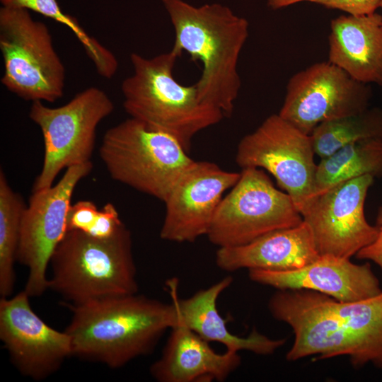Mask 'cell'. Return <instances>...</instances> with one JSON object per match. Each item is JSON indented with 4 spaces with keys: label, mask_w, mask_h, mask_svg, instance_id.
I'll return each mask as SVG.
<instances>
[{
    "label": "cell",
    "mask_w": 382,
    "mask_h": 382,
    "mask_svg": "<svg viewBox=\"0 0 382 382\" xmlns=\"http://www.w3.org/2000/svg\"><path fill=\"white\" fill-rule=\"evenodd\" d=\"M65 331L72 356L119 369L150 354L168 329L179 323L173 302L137 294L69 306Z\"/></svg>",
    "instance_id": "obj_1"
},
{
    "label": "cell",
    "mask_w": 382,
    "mask_h": 382,
    "mask_svg": "<svg viewBox=\"0 0 382 382\" xmlns=\"http://www.w3.org/2000/svg\"><path fill=\"white\" fill-rule=\"evenodd\" d=\"M175 32L172 50L183 52L202 64L195 86L199 99L232 114L241 86L239 56L248 37L249 23L218 3L195 6L183 0H162Z\"/></svg>",
    "instance_id": "obj_2"
},
{
    "label": "cell",
    "mask_w": 382,
    "mask_h": 382,
    "mask_svg": "<svg viewBox=\"0 0 382 382\" xmlns=\"http://www.w3.org/2000/svg\"><path fill=\"white\" fill-rule=\"evenodd\" d=\"M50 265L48 289L69 306L138 293L131 233L124 224L105 238L66 231Z\"/></svg>",
    "instance_id": "obj_3"
},
{
    "label": "cell",
    "mask_w": 382,
    "mask_h": 382,
    "mask_svg": "<svg viewBox=\"0 0 382 382\" xmlns=\"http://www.w3.org/2000/svg\"><path fill=\"white\" fill-rule=\"evenodd\" d=\"M178 57L172 50L151 58L132 53L133 72L122 81L121 91L131 117L173 137L188 152L194 136L224 115L199 99L195 84L184 86L175 79Z\"/></svg>",
    "instance_id": "obj_4"
},
{
    "label": "cell",
    "mask_w": 382,
    "mask_h": 382,
    "mask_svg": "<svg viewBox=\"0 0 382 382\" xmlns=\"http://www.w3.org/2000/svg\"><path fill=\"white\" fill-rule=\"evenodd\" d=\"M99 154L113 180L163 202L195 161L175 138L132 117L106 131Z\"/></svg>",
    "instance_id": "obj_5"
},
{
    "label": "cell",
    "mask_w": 382,
    "mask_h": 382,
    "mask_svg": "<svg viewBox=\"0 0 382 382\" xmlns=\"http://www.w3.org/2000/svg\"><path fill=\"white\" fill-rule=\"evenodd\" d=\"M0 50L1 83L28 101L54 103L64 94L66 71L45 23L29 10L1 6Z\"/></svg>",
    "instance_id": "obj_6"
},
{
    "label": "cell",
    "mask_w": 382,
    "mask_h": 382,
    "mask_svg": "<svg viewBox=\"0 0 382 382\" xmlns=\"http://www.w3.org/2000/svg\"><path fill=\"white\" fill-rule=\"evenodd\" d=\"M113 110L109 96L93 86L57 108L32 102L29 117L40 127L45 148L42 167L32 192L53 185L62 169L91 161L97 127Z\"/></svg>",
    "instance_id": "obj_7"
},
{
    "label": "cell",
    "mask_w": 382,
    "mask_h": 382,
    "mask_svg": "<svg viewBox=\"0 0 382 382\" xmlns=\"http://www.w3.org/2000/svg\"><path fill=\"white\" fill-rule=\"evenodd\" d=\"M302 222L291 197L262 169L245 168L221 199L207 236L218 248L236 247Z\"/></svg>",
    "instance_id": "obj_8"
},
{
    "label": "cell",
    "mask_w": 382,
    "mask_h": 382,
    "mask_svg": "<svg viewBox=\"0 0 382 382\" xmlns=\"http://www.w3.org/2000/svg\"><path fill=\"white\" fill-rule=\"evenodd\" d=\"M315 155L310 134L274 114L241 139L236 161L270 173L301 214L315 198Z\"/></svg>",
    "instance_id": "obj_9"
},
{
    "label": "cell",
    "mask_w": 382,
    "mask_h": 382,
    "mask_svg": "<svg viewBox=\"0 0 382 382\" xmlns=\"http://www.w3.org/2000/svg\"><path fill=\"white\" fill-rule=\"evenodd\" d=\"M92 168L91 161L69 167L57 184L32 192L21 219L16 255L28 270L24 291L30 297L40 296L48 289L47 267L66 232L74 190Z\"/></svg>",
    "instance_id": "obj_10"
},
{
    "label": "cell",
    "mask_w": 382,
    "mask_h": 382,
    "mask_svg": "<svg viewBox=\"0 0 382 382\" xmlns=\"http://www.w3.org/2000/svg\"><path fill=\"white\" fill-rule=\"evenodd\" d=\"M371 91L330 62L313 64L289 79L279 115L310 134L319 124L369 108Z\"/></svg>",
    "instance_id": "obj_11"
},
{
    "label": "cell",
    "mask_w": 382,
    "mask_h": 382,
    "mask_svg": "<svg viewBox=\"0 0 382 382\" xmlns=\"http://www.w3.org/2000/svg\"><path fill=\"white\" fill-rule=\"evenodd\" d=\"M375 178L362 175L342 183L315 197L301 214L320 255L349 258L371 243L376 226L364 214V204Z\"/></svg>",
    "instance_id": "obj_12"
},
{
    "label": "cell",
    "mask_w": 382,
    "mask_h": 382,
    "mask_svg": "<svg viewBox=\"0 0 382 382\" xmlns=\"http://www.w3.org/2000/svg\"><path fill=\"white\" fill-rule=\"evenodd\" d=\"M23 290L0 300V339L10 359L25 376L43 380L72 356L71 338L64 330L46 324L32 309Z\"/></svg>",
    "instance_id": "obj_13"
},
{
    "label": "cell",
    "mask_w": 382,
    "mask_h": 382,
    "mask_svg": "<svg viewBox=\"0 0 382 382\" xmlns=\"http://www.w3.org/2000/svg\"><path fill=\"white\" fill-rule=\"evenodd\" d=\"M241 173L221 169L209 161H194L172 188L160 231L162 239L194 242L207 234L224 193L238 182Z\"/></svg>",
    "instance_id": "obj_14"
},
{
    "label": "cell",
    "mask_w": 382,
    "mask_h": 382,
    "mask_svg": "<svg viewBox=\"0 0 382 382\" xmlns=\"http://www.w3.org/2000/svg\"><path fill=\"white\" fill-rule=\"evenodd\" d=\"M248 276L253 282L277 290H312L342 302L364 300L382 292L369 262L355 264L332 255H320L296 270H249Z\"/></svg>",
    "instance_id": "obj_15"
},
{
    "label": "cell",
    "mask_w": 382,
    "mask_h": 382,
    "mask_svg": "<svg viewBox=\"0 0 382 382\" xmlns=\"http://www.w3.org/2000/svg\"><path fill=\"white\" fill-rule=\"evenodd\" d=\"M161 356L150 366L158 382L224 381L241 365L238 353L216 352L209 342L185 325L173 327Z\"/></svg>",
    "instance_id": "obj_16"
},
{
    "label": "cell",
    "mask_w": 382,
    "mask_h": 382,
    "mask_svg": "<svg viewBox=\"0 0 382 382\" xmlns=\"http://www.w3.org/2000/svg\"><path fill=\"white\" fill-rule=\"evenodd\" d=\"M319 256L311 228L303 221L243 245L219 248L215 262L220 270L229 272L241 269L284 271L301 268Z\"/></svg>",
    "instance_id": "obj_17"
},
{
    "label": "cell",
    "mask_w": 382,
    "mask_h": 382,
    "mask_svg": "<svg viewBox=\"0 0 382 382\" xmlns=\"http://www.w3.org/2000/svg\"><path fill=\"white\" fill-rule=\"evenodd\" d=\"M231 276H226L207 289L197 291L191 296L180 299L178 296V281L168 280L172 302L179 323L185 325L206 341L224 345L226 351L236 352L246 350L260 355L274 353L286 342L285 339H272L253 329L247 337L232 334L220 315L216 301L220 294L232 284Z\"/></svg>",
    "instance_id": "obj_18"
},
{
    "label": "cell",
    "mask_w": 382,
    "mask_h": 382,
    "mask_svg": "<svg viewBox=\"0 0 382 382\" xmlns=\"http://www.w3.org/2000/svg\"><path fill=\"white\" fill-rule=\"evenodd\" d=\"M328 60L354 80L382 86V15H341L330 22Z\"/></svg>",
    "instance_id": "obj_19"
},
{
    "label": "cell",
    "mask_w": 382,
    "mask_h": 382,
    "mask_svg": "<svg viewBox=\"0 0 382 382\" xmlns=\"http://www.w3.org/2000/svg\"><path fill=\"white\" fill-rule=\"evenodd\" d=\"M365 175L382 178V139L357 141L321 158L315 175V197L342 183Z\"/></svg>",
    "instance_id": "obj_20"
},
{
    "label": "cell",
    "mask_w": 382,
    "mask_h": 382,
    "mask_svg": "<svg viewBox=\"0 0 382 382\" xmlns=\"http://www.w3.org/2000/svg\"><path fill=\"white\" fill-rule=\"evenodd\" d=\"M310 136L315 154L320 158L357 141L382 139V110L367 108L359 113L323 122Z\"/></svg>",
    "instance_id": "obj_21"
},
{
    "label": "cell",
    "mask_w": 382,
    "mask_h": 382,
    "mask_svg": "<svg viewBox=\"0 0 382 382\" xmlns=\"http://www.w3.org/2000/svg\"><path fill=\"white\" fill-rule=\"evenodd\" d=\"M26 205L0 171V296L11 295L16 280L14 263L20 239L21 219Z\"/></svg>",
    "instance_id": "obj_22"
},
{
    "label": "cell",
    "mask_w": 382,
    "mask_h": 382,
    "mask_svg": "<svg viewBox=\"0 0 382 382\" xmlns=\"http://www.w3.org/2000/svg\"><path fill=\"white\" fill-rule=\"evenodd\" d=\"M0 1L2 6L32 10L66 26L80 41L101 76L110 79L117 72L118 62L115 55L96 38L89 35L75 18L64 13L57 0H0Z\"/></svg>",
    "instance_id": "obj_23"
},
{
    "label": "cell",
    "mask_w": 382,
    "mask_h": 382,
    "mask_svg": "<svg viewBox=\"0 0 382 382\" xmlns=\"http://www.w3.org/2000/svg\"><path fill=\"white\" fill-rule=\"evenodd\" d=\"M381 0H267V6L277 10L301 2H311L328 8L337 9L349 15L361 16L376 12Z\"/></svg>",
    "instance_id": "obj_24"
},
{
    "label": "cell",
    "mask_w": 382,
    "mask_h": 382,
    "mask_svg": "<svg viewBox=\"0 0 382 382\" xmlns=\"http://www.w3.org/2000/svg\"><path fill=\"white\" fill-rule=\"evenodd\" d=\"M100 210L94 202L81 200L71 204L67 216L66 231L79 230L88 233L96 223Z\"/></svg>",
    "instance_id": "obj_25"
},
{
    "label": "cell",
    "mask_w": 382,
    "mask_h": 382,
    "mask_svg": "<svg viewBox=\"0 0 382 382\" xmlns=\"http://www.w3.org/2000/svg\"><path fill=\"white\" fill-rule=\"evenodd\" d=\"M122 224L115 207L112 203H107L100 209L96 223L86 234L99 238H108L112 236Z\"/></svg>",
    "instance_id": "obj_26"
},
{
    "label": "cell",
    "mask_w": 382,
    "mask_h": 382,
    "mask_svg": "<svg viewBox=\"0 0 382 382\" xmlns=\"http://www.w3.org/2000/svg\"><path fill=\"white\" fill-rule=\"evenodd\" d=\"M375 226L377 228L376 238L371 243L361 249L355 257L359 260L372 261L382 271V205L378 209Z\"/></svg>",
    "instance_id": "obj_27"
},
{
    "label": "cell",
    "mask_w": 382,
    "mask_h": 382,
    "mask_svg": "<svg viewBox=\"0 0 382 382\" xmlns=\"http://www.w3.org/2000/svg\"><path fill=\"white\" fill-rule=\"evenodd\" d=\"M380 8H382V0L381 1V4H380Z\"/></svg>",
    "instance_id": "obj_28"
}]
</instances>
